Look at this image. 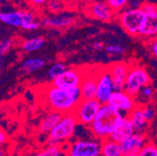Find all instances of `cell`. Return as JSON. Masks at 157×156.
I'll return each mask as SVG.
<instances>
[{"mask_svg":"<svg viewBox=\"0 0 157 156\" xmlns=\"http://www.w3.org/2000/svg\"><path fill=\"white\" fill-rule=\"evenodd\" d=\"M151 84V77L148 71L140 66H131L124 86V91L136 97L142 88Z\"/></svg>","mask_w":157,"mask_h":156,"instance_id":"cell-5","label":"cell"},{"mask_svg":"<svg viewBox=\"0 0 157 156\" xmlns=\"http://www.w3.org/2000/svg\"><path fill=\"white\" fill-rule=\"evenodd\" d=\"M33 156H67L66 148L58 145H47L37 150Z\"/></svg>","mask_w":157,"mask_h":156,"instance_id":"cell-24","label":"cell"},{"mask_svg":"<svg viewBox=\"0 0 157 156\" xmlns=\"http://www.w3.org/2000/svg\"><path fill=\"white\" fill-rule=\"evenodd\" d=\"M88 15L104 23L112 21L117 13L106 1H94L88 7Z\"/></svg>","mask_w":157,"mask_h":156,"instance_id":"cell-13","label":"cell"},{"mask_svg":"<svg viewBox=\"0 0 157 156\" xmlns=\"http://www.w3.org/2000/svg\"><path fill=\"white\" fill-rule=\"evenodd\" d=\"M78 123L73 113L64 114L56 126L48 135V144L64 146L73 138Z\"/></svg>","mask_w":157,"mask_h":156,"instance_id":"cell-3","label":"cell"},{"mask_svg":"<svg viewBox=\"0 0 157 156\" xmlns=\"http://www.w3.org/2000/svg\"><path fill=\"white\" fill-rule=\"evenodd\" d=\"M85 74V70L78 67H70L67 68L66 71L59 76L55 81L52 82V85L64 88V89H72L80 87L82 82V79Z\"/></svg>","mask_w":157,"mask_h":156,"instance_id":"cell-10","label":"cell"},{"mask_svg":"<svg viewBox=\"0 0 157 156\" xmlns=\"http://www.w3.org/2000/svg\"><path fill=\"white\" fill-rule=\"evenodd\" d=\"M156 93H157L156 89L151 84H149L145 86L144 88H142L141 91L139 93V94L135 97L136 102L137 105H140V106L153 103Z\"/></svg>","mask_w":157,"mask_h":156,"instance_id":"cell-21","label":"cell"},{"mask_svg":"<svg viewBox=\"0 0 157 156\" xmlns=\"http://www.w3.org/2000/svg\"><path fill=\"white\" fill-rule=\"evenodd\" d=\"M102 105L96 99H82L73 111L78 124L90 126Z\"/></svg>","mask_w":157,"mask_h":156,"instance_id":"cell-6","label":"cell"},{"mask_svg":"<svg viewBox=\"0 0 157 156\" xmlns=\"http://www.w3.org/2000/svg\"><path fill=\"white\" fill-rule=\"evenodd\" d=\"M153 104L155 105V107H157V93H156V96H155V99L153 101Z\"/></svg>","mask_w":157,"mask_h":156,"instance_id":"cell-38","label":"cell"},{"mask_svg":"<svg viewBox=\"0 0 157 156\" xmlns=\"http://www.w3.org/2000/svg\"><path fill=\"white\" fill-rule=\"evenodd\" d=\"M41 25L50 28H68L75 23V19L72 15L66 13H56L52 16L42 18Z\"/></svg>","mask_w":157,"mask_h":156,"instance_id":"cell-16","label":"cell"},{"mask_svg":"<svg viewBox=\"0 0 157 156\" xmlns=\"http://www.w3.org/2000/svg\"><path fill=\"white\" fill-rule=\"evenodd\" d=\"M130 65L124 62H118L108 67V70L111 76L115 91L124 90L127 75L130 70Z\"/></svg>","mask_w":157,"mask_h":156,"instance_id":"cell-12","label":"cell"},{"mask_svg":"<svg viewBox=\"0 0 157 156\" xmlns=\"http://www.w3.org/2000/svg\"><path fill=\"white\" fill-rule=\"evenodd\" d=\"M13 41L10 38H6L0 41V54H6L7 52L10 51V50L12 48Z\"/></svg>","mask_w":157,"mask_h":156,"instance_id":"cell-32","label":"cell"},{"mask_svg":"<svg viewBox=\"0 0 157 156\" xmlns=\"http://www.w3.org/2000/svg\"><path fill=\"white\" fill-rule=\"evenodd\" d=\"M136 156H157V146L151 142H148Z\"/></svg>","mask_w":157,"mask_h":156,"instance_id":"cell-29","label":"cell"},{"mask_svg":"<svg viewBox=\"0 0 157 156\" xmlns=\"http://www.w3.org/2000/svg\"><path fill=\"white\" fill-rule=\"evenodd\" d=\"M139 36L149 41L157 37V10L145 12L144 21Z\"/></svg>","mask_w":157,"mask_h":156,"instance_id":"cell-15","label":"cell"},{"mask_svg":"<svg viewBox=\"0 0 157 156\" xmlns=\"http://www.w3.org/2000/svg\"><path fill=\"white\" fill-rule=\"evenodd\" d=\"M0 156H7V150L6 148H0Z\"/></svg>","mask_w":157,"mask_h":156,"instance_id":"cell-37","label":"cell"},{"mask_svg":"<svg viewBox=\"0 0 157 156\" xmlns=\"http://www.w3.org/2000/svg\"><path fill=\"white\" fill-rule=\"evenodd\" d=\"M108 104L125 116L126 114H129L131 111H133L134 108L137 106L135 97L126 93L124 90L115 91Z\"/></svg>","mask_w":157,"mask_h":156,"instance_id":"cell-11","label":"cell"},{"mask_svg":"<svg viewBox=\"0 0 157 156\" xmlns=\"http://www.w3.org/2000/svg\"><path fill=\"white\" fill-rule=\"evenodd\" d=\"M125 115L109 104L102 105L92 124L89 126L92 135L98 140L109 139Z\"/></svg>","mask_w":157,"mask_h":156,"instance_id":"cell-2","label":"cell"},{"mask_svg":"<svg viewBox=\"0 0 157 156\" xmlns=\"http://www.w3.org/2000/svg\"><path fill=\"white\" fill-rule=\"evenodd\" d=\"M105 45H104V43L103 42H94V44H93V48L94 49V50H96V51H101V50H103V49H105Z\"/></svg>","mask_w":157,"mask_h":156,"instance_id":"cell-36","label":"cell"},{"mask_svg":"<svg viewBox=\"0 0 157 156\" xmlns=\"http://www.w3.org/2000/svg\"><path fill=\"white\" fill-rule=\"evenodd\" d=\"M123 156H136V155H131V154H128V155H123Z\"/></svg>","mask_w":157,"mask_h":156,"instance_id":"cell-40","label":"cell"},{"mask_svg":"<svg viewBox=\"0 0 157 156\" xmlns=\"http://www.w3.org/2000/svg\"><path fill=\"white\" fill-rule=\"evenodd\" d=\"M36 17L30 10H2L0 11V22L4 25L25 29L27 25L36 22Z\"/></svg>","mask_w":157,"mask_h":156,"instance_id":"cell-8","label":"cell"},{"mask_svg":"<svg viewBox=\"0 0 157 156\" xmlns=\"http://www.w3.org/2000/svg\"><path fill=\"white\" fill-rule=\"evenodd\" d=\"M149 48H150L151 53L157 60V37L154 38V40H151L149 41Z\"/></svg>","mask_w":157,"mask_h":156,"instance_id":"cell-34","label":"cell"},{"mask_svg":"<svg viewBox=\"0 0 157 156\" xmlns=\"http://www.w3.org/2000/svg\"><path fill=\"white\" fill-rule=\"evenodd\" d=\"M64 8L62 2L60 0H49L48 2V9L51 12L56 14Z\"/></svg>","mask_w":157,"mask_h":156,"instance_id":"cell-31","label":"cell"},{"mask_svg":"<svg viewBox=\"0 0 157 156\" xmlns=\"http://www.w3.org/2000/svg\"><path fill=\"white\" fill-rule=\"evenodd\" d=\"M148 139L145 134L135 133L128 139L121 143V149L123 155H137L143 147L148 143Z\"/></svg>","mask_w":157,"mask_h":156,"instance_id":"cell-14","label":"cell"},{"mask_svg":"<svg viewBox=\"0 0 157 156\" xmlns=\"http://www.w3.org/2000/svg\"><path fill=\"white\" fill-rule=\"evenodd\" d=\"M142 110H143V114L145 116L146 120L151 123L153 121V119L156 116V108H155V105L153 103H150V104H146L142 106Z\"/></svg>","mask_w":157,"mask_h":156,"instance_id":"cell-28","label":"cell"},{"mask_svg":"<svg viewBox=\"0 0 157 156\" xmlns=\"http://www.w3.org/2000/svg\"><path fill=\"white\" fill-rule=\"evenodd\" d=\"M135 133H136L135 129H134L130 120L128 119L127 116H125L122 120V122L119 124V125L117 126L115 131L112 133L109 139L117 143L121 144L123 141H124L126 139H128L129 136H131Z\"/></svg>","mask_w":157,"mask_h":156,"instance_id":"cell-19","label":"cell"},{"mask_svg":"<svg viewBox=\"0 0 157 156\" xmlns=\"http://www.w3.org/2000/svg\"><path fill=\"white\" fill-rule=\"evenodd\" d=\"M46 62L40 57H33L26 59L22 64V69L25 73H34L44 68Z\"/></svg>","mask_w":157,"mask_h":156,"instance_id":"cell-23","label":"cell"},{"mask_svg":"<svg viewBox=\"0 0 157 156\" xmlns=\"http://www.w3.org/2000/svg\"><path fill=\"white\" fill-rule=\"evenodd\" d=\"M5 1H7V2H11V1H13V0H5Z\"/></svg>","mask_w":157,"mask_h":156,"instance_id":"cell-41","label":"cell"},{"mask_svg":"<svg viewBox=\"0 0 157 156\" xmlns=\"http://www.w3.org/2000/svg\"><path fill=\"white\" fill-rule=\"evenodd\" d=\"M130 1L131 0H106V2L117 14L124 10L129 5Z\"/></svg>","mask_w":157,"mask_h":156,"instance_id":"cell-27","label":"cell"},{"mask_svg":"<svg viewBox=\"0 0 157 156\" xmlns=\"http://www.w3.org/2000/svg\"><path fill=\"white\" fill-rule=\"evenodd\" d=\"M145 12L141 8H127L117 14L122 28L131 36H139L144 21Z\"/></svg>","mask_w":157,"mask_h":156,"instance_id":"cell-4","label":"cell"},{"mask_svg":"<svg viewBox=\"0 0 157 156\" xmlns=\"http://www.w3.org/2000/svg\"><path fill=\"white\" fill-rule=\"evenodd\" d=\"M9 142V135L5 130L0 126V148H4Z\"/></svg>","mask_w":157,"mask_h":156,"instance_id":"cell-33","label":"cell"},{"mask_svg":"<svg viewBox=\"0 0 157 156\" xmlns=\"http://www.w3.org/2000/svg\"><path fill=\"white\" fill-rule=\"evenodd\" d=\"M105 51L110 55H123L124 53V49L123 46L118 44H109L105 47Z\"/></svg>","mask_w":157,"mask_h":156,"instance_id":"cell-30","label":"cell"},{"mask_svg":"<svg viewBox=\"0 0 157 156\" xmlns=\"http://www.w3.org/2000/svg\"><path fill=\"white\" fill-rule=\"evenodd\" d=\"M67 156H70V155H67Z\"/></svg>","mask_w":157,"mask_h":156,"instance_id":"cell-42","label":"cell"},{"mask_svg":"<svg viewBox=\"0 0 157 156\" xmlns=\"http://www.w3.org/2000/svg\"><path fill=\"white\" fill-rule=\"evenodd\" d=\"M114 92L115 88L108 67L100 68L97 72V88L95 99L101 105L108 104Z\"/></svg>","mask_w":157,"mask_h":156,"instance_id":"cell-9","label":"cell"},{"mask_svg":"<svg viewBox=\"0 0 157 156\" xmlns=\"http://www.w3.org/2000/svg\"><path fill=\"white\" fill-rule=\"evenodd\" d=\"M42 92L44 103L50 110L57 111L63 115L73 113L78 104L82 100L80 87L64 89L49 84L43 88Z\"/></svg>","mask_w":157,"mask_h":156,"instance_id":"cell-1","label":"cell"},{"mask_svg":"<svg viewBox=\"0 0 157 156\" xmlns=\"http://www.w3.org/2000/svg\"><path fill=\"white\" fill-rule=\"evenodd\" d=\"M63 114L59 113L54 110H50L47 112L44 117L41 119L40 123L38 124V131L40 134L43 135H49L52 130L56 126V124L61 120Z\"/></svg>","mask_w":157,"mask_h":156,"instance_id":"cell-20","label":"cell"},{"mask_svg":"<svg viewBox=\"0 0 157 156\" xmlns=\"http://www.w3.org/2000/svg\"><path fill=\"white\" fill-rule=\"evenodd\" d=\"M1 63H2V54H0V71H1Z\"/></svg>","mask_w":157,"mask_h":156,"instance_id":"cell-39","label":"cell"},{"mask_svg":"<svg viewBox=\"0 0 157 156\" xmlns=\"http://www.w3.org/2000/svg\"><path fill=\"white\" fill-rule=\"evenodd\" d=\"M66 69H67V67L63 62H56V63L52 64L47 72L48 79L50 80V82H52L59 76L62 75L66 71Z\"/></svg>","mask_w":157,"mask_h":156,"instance_id":"cell-26","label":"cell"},{"mask_svg":"<svg viewBox=\"0 0 157 156\" xmlns=\"http://www.w3.org/2000/svg\"><path fill=\"white\" fill-rule=\"evenodd\" d=\"M45 43V40L41 36L29 38V40H25L22 43V48L25 52H35L36 51H39Z\"/></svg>","mask_w":157,"mask_h":156,"instance_id":"cell-25","label":"cell"},{"mask_svg":"<svg viewBox=\"0 0 157 156\" xmlns=\"http://www.w3.org/2000/svg\"><path fill=\"white\" fill-rule=\"evenodd\" d=\"M67 155L70 156H101V142L95 140L77 139L65 145Z\"/></svg>","mask_w":157,"mask_h":156,"instance_id":"cell-7","label":"cell"},{"mask_svg":"<svg viewBox=\"0 0 157 156\" xmlns=\"http://www.w3.org/2000/svg\"><path fill=\"white\" fill-rule=\"evenodd\" d=\"M29 4L33 7V8H42L45 4H48L49 0H28Z\"/></svg>","mask_w":157,"mask_h":156,"instance_id":"cell-35","label":"cell"},{"mask_svg":"<svg viewBox=\"0 0 157 156\" xmlns=\"http://www.w3.org/2000/svg\"><path fill=\"white\" fill-rule=\"evenodd\" d=\"M127 117L130 120L136 133H140V134L146 135V132L149 129L150 123L146 120L145 116L143 114L142 106L137 105L134 108V110L128 114Z\"/></svg>","mask_w":157,"mask_h":156,"instance_id":"cell-18","label":"cell"},{"mask_svg":"<svg viewBox=\"0 0 157 156\" xmlns=\"http://www.w3.org/2000/svg\"><path fill=\"white\" fill-rule=\"evenodd\" d=\"M101 156H123L121 144L107 139L101 141Z\"/></svg>","mask_w":157,"mask_h":156,"instance_id":"cell-22","label":"cell"},{"mask_svg":"<svg viewBox=\"0 0 157 156\" xmlns=\"http://www.w3.org/2000/svg\"><path fill=\"white\" fill-rule=\"evenodd\" d=\"M97 72L95 69L94 73H88L85 70V74L81 83L80 89L82 99H95L96 88H97Z\"/></svg>","mask_w":157,"mask_h":156,"instance_id":"cell-17","label":"cell"}]
</instances>
